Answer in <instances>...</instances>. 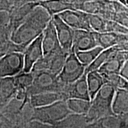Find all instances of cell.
Segmentation results:
<instances>
[{
    "label": "cell",
    "mask_w": 128,
    "mask_h": 128,
    "mask_svg": "<svg viewBox=\"0 0 128 128\" xmlns=\"http://www.w3.org/2000/svg\"><path fill=\"white\" fill-rule=\"evenodd\" d=\"M48 1V0H28V2H39L41 1Z\"/></svg>",
    "instance_id": "cell-36"
},
{
    "label": "cell",
    "mask_w": 128,
    "mask_h": 128,
    "mask_svg": "<svg viewBox=\"0 0 128 128\" xmlns=\"http://www.w3.org/2000/svg\"><path fill=\"white\" fill-rule=\"evenodd\" d=\"M52 17L42 6L33 9L23 23L14 31L11 40L17 44L28 46L44 33Z\"/></svg>",
    "instance_id": "cell-1"
},
{
    "label": "cell",
    "mask_w": 128,
    "mask_h": 128,
    "mask_svg": "<svg viewBox=\"0 0 128 128\" xmlns=\"http://www.w3.org/2000/svg\"><path fill=\"white\" fill-rule=\"evenodd\" d=\"M103 50V48L98 46L88 50L79 51L75 53L80 61L87 68L96 60V58Z\"/></svg>",
    "instance_id": "cell-23"
},
{
    "label": "cell",
    "mask_w": 128,
    "mask_h": 128,
    "mask_svg": "<svg viewBox=\"0 0 128 128\" xmlns=\"http://www.w3.org/2000/svg\"><path fill=\"white\" fill-rule=\"evenodd\" d=\"M23 128H54L52 125L45 124L42 122L32 120L25 124Z\"/></svg>",
    "instance_id": "cell-31"
},
{
    "label": "cell",
    "mask_w": 128,
    "mask_h": 128,
    "mask_svg": "<svg viewBox=\"0 0 128 128\" xmlns=\"http://www.w3.org/2000/svg\"><path fill=\"white\" fill-rule=\"evenodd\" d=\"M98 46L94 32L92 30H74L72 52L87 50Z\"/></svg>",
    "instance_id": "cell-11"
},
{
    "label": "cell",
    "mask_w": 128,
    "mask_h": 128,
    "mask_svg": "<svg viewBox=\"0 0 128 128\" xmlns=\"http://www.w3.org/2000/svg\"><path fill=\"white\" fill-rule=\"evenodd\" d=\"M12 6V10L13 9L17 8L23 6L26 3L28 2V0H8Z\"/></svg>",
    "instance_id": "cell-32"
},
{
    "label": "cell",
    "mask_w": 128,
    "mask_h": 128,
    "mask_svg": "<svg viewBox=\"0 0 128 128\" xmlns=\"http://www.w3.org/2000/svg\"><path fill=\"white\" fill-rule=\"evenodd\" d=\"M14 77L0 78V109L3 108L16 97L18 92Z\"/></svg>",
    "instance_id": "cell-14"
},
{
    "label": "cell",
    "mask_w": 128,
    "mask_h": 128,
    "mask_svg": "<svg viewBox=\"0 0 128 128\" xmlns=\"http://www.w3.org/2000/svg\"><path fill=\"white\" fill-rule=\"evenodd\" d=\"M0 29L4 30L12 35V17L8 11H0Z\"/></svg>",
    "instance_id": "cell-29"
},
{
    "label": "cell",
    "mask_w": 128,
    "mask_h": 128,
    "mask_svg": "<svg viewBox=\"0 0 128 128\" xmlns=\"http://www.w3.org/2000/svg\"><path fill=\"white\" fill-rule=\"evenodd\" d=\"M107 32H112L119 34L128 35V28L113 20L108 21Z\"/></svg>",
    "instance_id": "cell-30"
},
{
    "label": "cell",
    "mask_w": 128,
    "mask_h": 128,
    "mask_svg": "<svg viewBox=\"0 0 128 128\" xmlns=\"http://www.w3.org/2000/svg\"><path fill=\"white\" fill-rule=\"evenodd\" d=\"M118 45L120 46V48L122 50H128V41H127L125 43H124V44H118Z\"/></svg>",
    "instance_id": "cell-34"
},
{
    "label": "cell",
    "mask_w": 128,
    "mask_h": 128,
    "mask_svg": "<svg viewBox=\"0 0 128 128\" xmlns=\"http://www.w3.org/2000/svg\"><path fill=\"white\" fill-rule=\"evenodd\" d=\"M44 55H49L62 50L52 18L44 32L42 40Z\"/></svg>",
    "instance_id": "cell-13"
},
{
    "label": "cell",
    "mask_w": 128,
    "mask_h": 128,
    "mask_svg": "<svg viewBox=\"0 0 128 128\" xmlns=\"http://www.w3.org/2000/svg\"><path fill=\"white\" fill-rule=\"evenodd\" d=\"M120 74L128 80V60L124 64V66L123 67L120 72Z\"/></svg>",
    "instance_id": "cell-33"
},
{
    "label": "cell",
    "mask_w": 128,
    "mask_h": 128,
    "mask_svg": "<svg viewBox=\"0 0 128 128\" xmlns=\"http://www.w3.org/2000/svg\"><path fill=\"white\" fill-rule=\"evenodd\" d=\"M116 89L106 83L92 99L90 108L86 115L88 124L108 117L114 116L113 103Z\"/></svg>",
    "instance_id": "cell-2"
},
{
    "label": "cell",
    "mask_w": 128,
    "mask_h": 128,
    "mask_svg": "<svg viewBox=\"0 0 128 128\" xmlns=\"http://www.w3.org/2000/svg\"><path fill=\"white\" fill-rule=\"evenodd\" d=\"M24 68L23 53H8L0 59V78L15 76L23 72Z\"/></svg>",
    "instance_id": "cell-7"
},
{
    "label": "cell",
    "mask_w": 128,
    "mask_h": 128,
    "mask_svg": "<svg viewBox=\"0 0 128 128\" xmlns=\"http://www.w3.org/2000/svg\"><path fill=\"white\" fill-rule=\"evenodd\" d=\"M70 113H71L67 106L66 101L60 100L50 105L34 108L32 120H37L53 126Z\"/></svg>",
    "instance_id": "cell-4"
},
{
    "label": "cell",
    "mask_w": 128,
    "mask_h": 128,
    "mask_svg": "<svg viewBox=\"0 0 128 128\" xmlns=\"http://www.w3.org/2000/svg\"><path fill=\"white\" fill-rule=\"evenodd\" d=\"M106 83L111 84L116 89H122L128 90V80L120 74H108L102 75Z\"/></svg>",
    "instance_id": "cell-25"
},
{
    "label": "cell",
    "mask_w": 128,
    "mask_h": 128,
    "mask_svg": "<svg viewBox=\"0 0 128 128\" xmlns=\"http://www.w3.org/2000/svg\"><path fill=\"white\" fill-rule=\"evenodd\" d=\"M94 32L97 44L103 49L112 48L128 41V34H119L112 32Z\"/></svg>",
    "instance_id": "cell-15"
},
{
    "label": "cell",
    "mask_w": 128,
    "mask_h": 128,
    "mask_svg": "<svg viewBox=\"0 0 128 128\" xmlns=\"http://www.w3.org/2000/svg\"><path fill=\"white\" fill-rule=\"evenodd\" d=\"M32 72L34 79L32 86L27 90L29 96L44 92H63L66 84H63L56 75L48 71Z\"/></svg>",
    "instance_id": "cell-3"
},
{
    "label": "cell",
    "mask_w": 128,
    "mask_h": 128,
    "mask_svg": "<svg viewBox=\"0 0 128 128\" xmlns=\"http://www.w3.org/2000/svg\"><path fill=\"white\" fill-rule=\"evenodd\" d=\"M38 5L39 2H28L21 7L10 12L12 17V26L13 32L23 23L30 12Z\"/></svg>",
    "instance_id": "cell-17"
},
{
    "label": "cell",
    "mask_w": 128,
    "mask_h": 128,
    "mask_svg": "<svg viewBox=\"0 0 128 128\" xmlns=\"http://www.w3.org/2000/svg\"><path fill=\"white\" fill-rule=\"evenodd\" d=\"M90 26L92 31L98 33L107 32L108 20L98 14L88 13Z\"/></svg>",
    "instance_id": "cell-26"
},
{
    "label": "cell",
    "mask_w": 128,
    "mask_h": 128,
    "mask_svg": "<svg viewBox=\"0 0 128 128\" xmlns=\"http://www.w3.org/2000/svg\"><path fill=\"white\" fill-rule=\"evenodd\" d=\"M88 123L86 115L70 113L62 120L53 125L54 128H86Z\"/></svg>",
    "instance_id": "cell-18"
},
{
    "label": "cell",
    "mask_w": 128,
    "mask_h": 128,
    "mask_svg": "<svg viewBox=\"0 0 128 128\" xmlns=\"http://www.w3.org/2000/svg\"><path fill=\"white\" fill-rule=\"evenodd\" d=\"M58 15L74 30H92L90 26L87 12L76 10H68Z\"/></svg>",
    "instance_id": "cell-8"
},
{
    "label": "cell",
    "mask_w": 128,
    "mask_h": 128,
    "mask_svg": "<svg viewBox=\"0 0 128 128\" xmlns=\"http://www.w3.org/2000/svg\"><path fill=\"white\" fill-rule=\"evenodd\" d=\"M44 33L32 42L25 49L24 54V68L23 72H29L35 63L44 56L42 40Z\"/></svg>",
    "instance_id": "cell-10"
},
{
    "label": "cell",
    "mask_w": 128,
    "mask_h": 128,
    "mask_svg": "<svg viewBox=\"0 0 128 128\" xmlns=\"http://www.w3.org/2000/svg\"><path fill=\"white\" fill-rule=\"evenodd\" d=\"M39 6L46 10L53 17L68 10H74L72 6L66 0H48L39 2Z\"/></svg>",
    "instance_id": "cell-20"
},
{
    "label": "cell",
    "mask_w": 128,
    "mask_h": 128,
    "mask_svg": "<svg viewBox=\"0 0 128 128\" xmlns=\"http://www.w3.org/2000/svg\"><path fill=\"white\" fill-rule=\"evenodd\" d=\"M120 4L128 8V0H117Z\"/></svg>",
    "instance_id": "cell-35"
},
{
    "label": "cell",
    "mask_w": 128,
    "mask_h": 128,
    "mask_svg": "<svg viewBox=\"0 0 128 128\" xmlns=\"http://www.w3.org/2000/svg\"><path fill=\"white\" fill-rule=\"evenodd\" d=\"M66 101L71 113L81 115L87 114L92 103L91 101L80 98H69Z\"/></svg>",
    "instance_id": "cell-22"
},
{
    "label": "cell",
    "mask_w": 128,
    "mask_h": 128,
    "mask_svg": "<svg viewBox=\"0 0 128 128\" xmlns=\"http://www.w3.org/2000/svg\"><path fill=\"white\" fill-rule=\"evenodd\" d=\"M63 93L66 100L69 98H80L91 101L87 82V74L75 82L65 85Z\"/></svg>",
    "instance_id": "cell-12"
},
{
    "label": "cell",
    "mask_w": 128,
    "mask_h": 128,
    "mask_svg": "<svg viewBox=\"0 0 128 128\" xmlns=\"http://www.w3.org/2000/svg\"><path fill=\"white\" fill-rule=\"evenodd\" d=\"M59 41L62 49L66 52H72L74 30L65 23L58 14L52 17Z\"/></svg>",
    "instance_id": "cell-9"
},
{
    "label": "cell",
    "mask_w": 128,
    "mask_h": 128,
    "mask_svg": "<svg viewBox=\"0 0 128 128\" xmlns=\"http://www.w3.org/2000/svg\"><path fill=\"white\" fill-rule=\"evenodd\" d=\"M60 100H66L63 92H44L30 96V102L34 108L50 105Z\"/></svg>",
    "instance_id": "cell-16"
},
{
    "label": "cell",
    "mask_w": 128,
    "mask_h": 128,
    "mask_svg": "<svg viewBox=\"0 0 128 128\" xmlns=\"http://www.w3.org/2000/svg\"><path fill=\"white\" fill-rule=\"evenodd\" d=\"M14 77L15 82L18 90L27 91L28 88L32 86L34 79V74L32 71L29 72H22Z\"/></svg>",
    "instance_id": "cell-27"
},
{
    "label": "cell",
    "mask_w": 128,
    "mask_h": 128,
    "mask_svg": "<svg viewBox=\"0 0 128 128\" xmlns=\"http://www.w3.org/2000/svg\"><path fill=\"white\" fill-rule=\"evenodd\" d=\"M115 14L113 21L118 22L128 28V8L118 2L114 1Z\"/></svg>",
    "instance_id": "cell-28"
},
{
    "label": "cell",
    "mask_w": 128,
    "mask_h": 128,
    "mask_svg": "<svg viewBox=\"0 0 128 128\" xmlns=\"http://www.w3.org/2000/svg\"><path fill=\"white\" fill-rule=\"evenodd\" d=\"M70 53L62 49L49 55H44L38 60L32 68V72L48 71L58 76Z\"/></svg>",
    "instance_id": "cell-6"
},
{
    "label": "cell",
    "mask_w": 128,
    "mask_h": 128,
    "mask_svg": "<svg viewBox=\"0 0 128 128\" xmlns=\"http://www.w3.org/2000/svg\"><path fill=\"white\" fill-rule=\"evenodd\" d=\"M87 82L91 102L106 82L102 74L98 70L89 72L87 74Z\"/></svg>",
    "instance_id": "cell-19"
},
{
    "label": "cell",
    "mask_w": 128,
    "mask_h": 128,
    "mask_svg": "<svg viewBox=\"0 0 128 128\" xmlns=\"http://www.w3.org/2000/svg\"><path fill=\"white\" fill-rule=\"evenodd\" d=\"M114 50V46L112 48H108V49H104L102 52L99 54L98 56L92 62L89 66L86 68V73L87 74L89 72L92 71H97L108 60L110 57L111 56Z\"/></svg>",
    "instance_id": "cell-24"
},
{
    "label": "cell",
    "mask_w": 128,
    "mask_h": 128,
    "mask_svg": "<svg viewBox=\"0 0 128 128\" xmlns=\"http://www.w3.org/2000/svg\"><path fill=\"white\" fill-rule=\"evenodd\" d=\"M86 67L80 61L76 53L71 52L67 56L62 71L58 76L64 84H71L86 74Z\"/></svg>",
    "instance_id": "cell-5"
},
{
    "label": "cell",
    "mask_w": 128,
    "mask_h": 128,
    "mask_svg": "<svg viewBox=\"0 0 128 128\" xmlns=\"http://www.w3.org/2000/svg\"><path fill=\"white\" fill-rule=\"evenodd\" d=\"M113 110L115 115L128 113V90H116L113 100Z\"/></svg>",
    "instance_id": "cell-21"
}]
</instances>
